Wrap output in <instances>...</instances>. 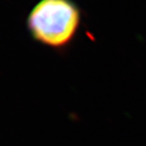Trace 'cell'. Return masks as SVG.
Segmentation results:
<instances>
[{"instance_id":"1","label":"cell","mask_w":146,"mask_h":146,"mask_svg":"<svg viewBox=\"0 0 146 146\" xmlns=\"http://www.w3.org/2000/svg\"><path fill=\"white\" fill-rule=\"evenodd\" d=\"M82 13L73 0H39L27 17L34 40L54 50H64L77 37Z\"/></svg>"}]
</instances>
